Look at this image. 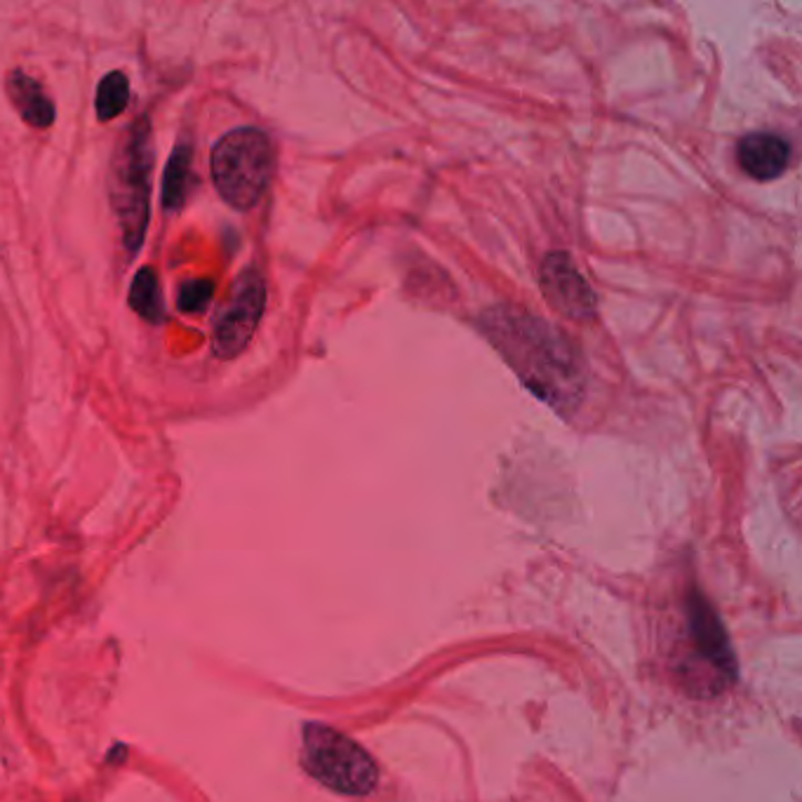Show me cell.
Returning a JSON list of instances; mask_svg holds the SVG:
<instances>
[{
    "instance_id": "cell-4",
    "label": "cell",
    "mask_w": 802,
    "mask_h": 802,
    "mask_svg": "<svg viewBox=\"0 0 802 802\" xmlns=\"http://www.w3.org/2000/svg\"><path fill=\"white\" fill-rule=\"evenodd\" d=\"M301 762L320 784L347 795L370 793L379 779L374 760L356 741L318 722L304 728Z\"/></svg>"
},
{
    "instance_id": "cell-2",
    "label": "cell",
    "mask_w": 802,
    "mask_h": 802,
    "mask_svg": "<svg viewBox=\"0 0 802 802\" xmlns=\"http://www.w3.org/2000/svg\"><path fill=\"white\" fill-rule=\"evenodd\" d=\"M213 179L219 196L240 213L255 207L269 188L276 169V151L266 132L238 127L213 148Z\"/></svg>"
},
{
    "instance_id": "cell-12",
    "label": "cell",
    "mask_w": 802,
    "mask_h": 802,
    "mask_svg": "<svg viewBox=\"0 0 802 802\" xmlns=\"http://www.w3.org/2000/svg\"><path fill=\"white\" fill-rule=\"evenodd\" d=\"M130 102V83L125 73L111 71L106 73L102 83L97 85V100H94V109H97V119L102 123H109L127 109Z\"/></svg>"
},
{
    "instance_id": "cell-3",
    "label": "cell",
    "mask_w": 802,
    "mask_h": 802,
    "mask_svg": "<svg viewBox=\"0 0 802 802\" xmlns=\"http://www.w3.org/2000/svg\"><path fill=\"white\" fill-rule=\"evenodd\" d=\"M151 169H154V148H151V127L142 119L130 127L127 140L113 156L111 165V205L119 217L123 245L130 255H137L148 226Z\"/></svg>"
},
{
    "instance_id": "cell-1",
    "label": "cell",
    "mask_w": 802,
    "mask_h": 802,
    "mask_svg": "<svg viewBox=\"0 0 802 802\" xmlns=\"http://www.w3.org/2000/svg\"><path fill=\"white\" fill-rule=\"evenodd\" d=\"M485 330L525 384L548 405L567 410L584 391L577 353L548 325L527 313L496 309L485 318Z\"/></svg>"
},
{
    "instance_id": "cell-11",
    "label": "cell",
    "mask_w": 802,
    "mask_h": 802,
    "mask_svg": "<svg viewBox=\"0 0 802 802\" xmlns=\"http://www.w3.org/2000/svg\"><path fill=\"white\" fill-rule=\"evenodd\" d=\"M130 309L140 313L144 320L148 322H161L163 320V297H161V282H158V274L154 269H140L132 278L130 285Z\"/></svg>"
},
{
    "instance_id": "cell-5",
    "label": "cell",
    "mask_w": 802,
    "mask_h": 802,
    "mask_svg": "<svg viewBox=\"0 0 802 802\" xmlns=\"http://www.w3.org/2000/svg\"><path fill=\"white\" fill-rule=\"evenodd\" d=\"M685 664L690 666V682L697 680V666H701L699 682L706 685V695L720 692L734 678V657L716 613L697 594L687 598L685 605Z\"/></svg>"
},
{
    "instance_id": "cell-13",
    "label": "cell",
    "mask_w": 802,
    "mask_h": 802,
    "mask_svg": "<svg viewBox=\"0 0 802 802\" xmlns=\"http://www.w3.org/2000/svg\"><path fill=\"white\" fill-rule=\"evenodd\" d=\"M215 295V282L213 280H186L179 292H177V309L182 313L196 316L203 313Z\"/></svg>"
},
{
    "instance_id": "cell-7",
    "label": "cell",
    "mask_w": 802,
    "mask_h": 802,
    "mask_svg": "<svg viewBox=\"0 0 802 802\" xmlns=\"http://www.w3.org/2000/svg\"><path fill=\"white\" fill-rule=\"evenodd\" d=\"M542 288L563 316L590 320L596 316V295L572 264L569 255L551 253L542 264Z\"/></svg>"
},
{
    "instance_id": "cell-8",
    "label": "cell",
    "mask_w": 802,
    "mask_h": 802,
    "mask_svg": "<svg viewBox=\"0 0 802 802\" xmlns=\"http://www.w3.org/2000/svg\"><path fill=\"white\" fill-rule=\"evenodd\" d=\"M737 161L751 179L770 182L786 172L791 161V146L772 132H755L743 137L737 146Z\"/></svg>"
},
{
    "instance_id": "cell-9",
    "label": "cell",
    "mask_w": 802,
    "mask_h": 802,
    "mask_svg": "<svg viewBox=\"0 0 802 802\" xmlns=\"http://www.w3.org/2000/svg\"><path fill=\"white\" fill-rule=\"evenodd\" d=\"M8 97L27 125L45 130L54 123V102L29 73L17 69L8 75Z\"/></svg>"
},
{
    "instance_id": "cell-10",
    "label": "cell",
    "mask_w": 802,
    "mask_h": 802,
    "mask_svg": "<svg viewBox=\"0 0 802 802\" xmlns=\"http://www.w3.org/2000/svg\"><path fill=\"white\" fill-rule=\"evenodd\" d=\"M191 163H194V151L179 144L167 161L163 175V207L165 213H177L184 207L188 188H191Z\"/></svg>"
},
{
    "instance_id": "cell-6",
    "label": "cell",
    "mask_w": 802,
    "mask_h": 802,
    "mask_svg": "<svg viewBox=\"0 0 802 802\" xmlns=\"http://www.w3.org/2000/svg\"><path fill=\"white\" fill-rule=\"evenodd\" d=\"M264 307H266L264 278L255 269L243 271L240 278L236 280L232 304H228V309L217 320L215 339H213V351L217 358L232 360L245 351L261 320Z\"/></svg>"
}]
</instances>
